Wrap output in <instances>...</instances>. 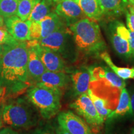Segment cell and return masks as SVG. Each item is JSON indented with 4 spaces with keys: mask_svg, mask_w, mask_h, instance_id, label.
<instances>
[{
    "mask_svg": "<svg viewBox=\"0 0 134 134\" xmlns=\"http://www.w3.org/2000/svg\"><path fill=\"white\" fill-rule=\"evenodd\" d=\"M0 57V88L7 94H19L32 85L27 71L26 42L3 45Z\"/></svg>",
    "mask_w": 134,
    "mask_h": 134,
    "instance_id": "cell-1",
    "label": "cell"
},
{
    "mask_svg": "<svg viewBox=\"0 0 134 134\" xmlns=\"http://www.w3.org/2000/svg\"><path fill=\"white\" fill-rule=\"evenodd\" d=\"M77 49L86 55H99L106 46L96 21L85 18L69 26Z\"/></svg>",
    "mask_w": 134,
    "mask_h": 134,
    "instance_id": "cell-2",
    "label": "cell"
},
{
    "mask_svg": "<svg viewBox=\"0 0 134 134\" xmlns=\"http://www.w3.org/2000/svg\"><path fill=\"white\" fill-rule=\"evenodd\" d=\"M27 98L9 100L1 107L3 124L14 129H29L37 124L39 116Z\"/></svg>",
    "mask_w": 134,
    "mask_h": 134,
    "instance_id": "cell-3",
    "label": "cell"
},
{
    "mask_svg": "<svg viewBox=\"0 0 134 134\" xmlns=\"http://www.w3.org/2000/svg\"><path fill=\"white\" fill-rule=\"evenodd\" d=\"M62 95V92L37 83L27 92V98L45 119L52 118L60 111Z\"/></svg>",
    "mask_w": 134,
    "mask_h": 134,
    "instance_id": "cell-4",
    "label": "cell"
},
{
    "mask_svg": "<svg viewBox=\"0 0 134 134\" xmlns=\"http://www.w3.org/2000/svg\"><path fill=\"white\" fill-rule=\"evenodd\" d=\"M65 25L46 37L37 40L39 46L58 53L62 57L68 56L73 51L71 32Z\"/></svg>",
    "mask_w": 134,
    "mask_h": 134,
    "instance_id": "cell-5",
    "label": "cell"
},
{
    "mask_svg": "<svg viewBox=\"0 0 134 134\" xmlns=\"http://www.w3.org/2000/svg\"><path fill=\"white\" fill-rule=\"evenodd\" d=\"M70 107L75 110L78 115L86 120L87 124L93 127H100L104 120L100 117L87 93L80 94Z\"/></svg>",
    "mask_w": 134,
    "mask_h": 134,
    "instance_id": "cell-6",
    "label": "cell"
},
{
    "mask_svg": "<svg viewBox=\"0 0 134 134\" xmlns=\"http://www.w3.org/2000/svg\"><path fill=\"white\" fill-rule=\"evenodd\" d=\"M66 25L55 13H50L37 22H31V40H40L46 37L60 27Z\"/></svg>",
    "mask_w": 134,
    "mask_h": 134,
    "instance_id": "cell-7",
    "label": "cell"
},
{
    "mask_svg": "<svg viewBox=\"0 0 134 134\" xmlns=\"http://www.w3.org/2000/svg\"><path fill=\"white\" fill-rule=\"evenodd\" d=\"M26 43L27 46L34 47L46 70L65 73L68 71L64 59L58 53L39 46L37 40H30Z\"/></svg>",
    "mask_w": 134,
    "mask_h": 134,
    "instance_id": "cell-8",
    "label": "cell"
},
{
    "mask_svg": "<svg viewBox=\"0 0 134 134\" xmlns=\"http://www.w3.org/2000/svg\"><path fill=\"white\" fill-rule=\"evenodd\" d=\"M57 120L58 125L70 134H93L88 124L71 111L60 113Z\"/></svg>",
    "mask_w": 134,
    "mask_h": 134,
    "instance_id": "cell-9",
    "label": "cell"
},
{
    "mask_svg": "<svg viewBox=\"0 0 134 134\" xmlns=\"http://www.w3.org/2000/svg\"><path fill=\"white\" fill-rule=\"evenodd\" d=\"M55 11L68 26L86 17L78 3L73 0H60Z\"/></svg>",
    "mask_w": 134,
    "mask_h": 134,
    "instance_id": "cell-10",
    "label": "cell"
},
{
    "mask_svg": "<svg viewBox=\"0 0 134 134\" xmlns=\"http://www.w3.org/2000/svg\"><path fill=\"white\" fill-rule=\"evenodd\" d=\"M29 21H23L17 16L5 18V26L10 34L17 41L27 42L31 40Z\"/></svg>",
    "mask_w": 134,
    "mask_h": 134,
    "instance_id": "cell-11",
    "label": "cell"
},
{
    "mask_svg": "<svg viewBox=\"0 0 134 134\" xmlns=\"http://www.w3.org/2000/svg\"><path fill=\"white\" fill-rule=\"evenodd\" d=\"M70 80V77L65 72H53L46 70L36 83L62 92L68 85Z\"/></svg>",
    "mask_w": 134,
    "mask_h": 134,
    "instance_id": "cell-12",
    "label": "cell"
},
{
    "mask_svg": "<svg viewBox=\"0 0 134 134\" xmlns=\"http://www.w3.org/2000/svg\"><path fill=\"white\" fill-rule=\"evenodd\" d=\"M91 71V81L100 80L110 86L122 90L125 88L126 83L124 80L117 76L114 71H110L108 67L96 66L90 68Z\"/></svg>",
    "mask_w": 134,
    "mask_h": 134,
    "instance_id": "cell-13",
    "label": "cell"
},
{
    "mask_svg": "<svg viewBox=\"0 0 134 134\" xmlns=\"http://www.w3.org/2000/svg\"><path fill=\"white\" fill-rule=\"evenodd\" d=\"M27 46L28 47V76L31 84H36L38 82L42 75L46 71V69L40 59L34 47L27 45Z\"/></svg>",
    "mask_w": 134,
    "mask_h": 134,
    "instance_id": "cell-14",
    "label": "cell"
},
{
    "mask_svg": "<svg viewBox=\"0 0 134 134\" xmlns=\"http://www.w3.org/2000/svg\"><path fill=\"white\" fill-rule=\"evenodd\" d=\"M70 79L73 83L75 94L80 96L82 94L87 93L91 79L90 69L82 67L75 70L70 75Z\"/></svg>",
    "mask_w": 134,
    "mask_h": 134,
    "instance_id": "cell-15",
    "label": "cell"
},
{
    "mask_svg": "<svg viewBox=\"0 0 134 134\" xmlns=\"http://www.w3.org/2000/svg\"><path fill=\"white\" fill-rule=\"evenodd\" d=\"M108 31L110 43L115 52L124 59L128 60L132 58L129 41L117 34L114 27L113 22L109 25Z\"/></svg>",
    "mask_w": 134,
    "mask_h": 134,
    "instance_id": "cell-16",
    "label": "cell"
},
{
    "mask_svg": "<svg viewBox=\"0 0 134 134\" xmlns=\"http://www.w3.org/2000/svg\"><path fill=\"white\" fill-rule=\"evenodd\" d=\"M104 16L119 17L125 13L129 5L128 0H98Z\"/></svg>",
    "mask_w": 134,
    "mask_h": 134,
    "instance_id": "cell-17",
    "label": "cell"
},
{
    "mask_svg": "<svg viewBox=\"0 0 134 134\" xmlns=\"http://www.w3.org/2000/svg\"><path fill=\"white\" fill-rule=\"evenodd\" d=\"M130 114H133V110L131 106L129 94L125 87L121 90L117 107L108 115L106 120L112 121L119 117Z\"/></svg>",
    "mask_w": 134,
    "mask_h": 134,
    "instance_id": "cell-18",
    "label": "cell"
},
{
    "mask_svg": "<svg viewBox=\"0 0 134 134\" xmlns=\"http://www.w3.org/2000/svg\"><path fill=\"white\" fill-rule=\"evenodd\" d=\"M78 3L86 18L99 21L104 16L98 0H80Z\"/></svg>",
    "mask_w": 134,
    "mask_h": 134,
    "instance_id": "cell-19",
    "label": "cell"
},
{
    "mask_svg": "<svg viewBox=\"0 0 134 134\" xmlns=\"http://www.w3.org/2000/svg\"><path fill=\"white\" fill-rule=\"evenodd\" d=\"M100 58L104 61L117 76L123 80H128L134 78V68H127V67H118L113 63L110 55L106 51H104L99 54Z\"/></svg>",
    "mask_w": 134,
    "mask_h": 134,
    "instance_id": "cell-20",
    "label": "cell"
},
{
    "mask_svg": "<svg viewBox=\"0 0 134 134\" xmlns=\"http://www.w3.org/2000/svg\"><path fill=\"white\" fill-rule=\"evenodd\" d=\"M50 0H41L35 5L27 21L37 22L42 19L50 13Z\"/></svg>",
    "mask_w": 134,
    "mask_h": 134,
    "instance_id": "cell-21",
    "label": "cell"
},
{
    "mask_svg": "<svg viewBox=\"0 0 134 134\" xmlns=\"http://www.w3.org/2000/svg\"><path fill=\"white\" fill-rule=\"evenodd\" d=\"M87 94L91 99L99 114L100 115V117L104 120H106L108 115L113 110L110 108L109 104L105 100H103V99H101L99 96H96L95 94H94L90 89L88 90Z\"/></svg>",
    "mask_w": 134,
    "mask_h": 134,
    "instance_id": "cell-22",
    "label": "cell"
},
{
    "mask_svg": "<svg viewBox=\"0 0 134 134\" xmlns=\"http://www.w3.org/2000/svg\"><path fill=\"white\" fill-rule=\"evenodd\" d=\"M41 0H19L16 15L23 20L27 21L32 10Z\"/></svg>",
    "mask_w": 134,
    "mask_h": 134,
    "instance_id": "cell-23",
    "label": "cell"
},
{
    "mask_svg": "<svg viewBox=\"0 0 134 134\" xmlns=\"http://www.w3.org/2000/svg\"><path fill=\"white\" fill-rule=\"evenodd\" d=\"M19 0H0V16L9 18L16 14Z\"/></svg>",
    "mask_w": 134,
    "mask_h": 134,
    "instance_id": "cell-24",
    "label": "cell"
},
{
    "mask_svg": "<svg viewBox=\"0 0 134 134\" xmlns=\"http://www.w3.org/2000/svg\"><path fill=\"white\" fill-rule=\"evenodd\" d=\"M17 41L13 37L5 27H0V45H9L16 42Z\"/></svg>",
    "mask_w": 134,
    "mask_h": 134,
    "instance_id": "cell-25",
    "label": "cell"
},
{
    "mask_svg": "<svg viewBox=\"0 0 134 134\" xmlns=\"http://www.w3.org/2000/svg\"><path fill=\"white\" fill-rule=\"evenodd\" d=\"M125 14H126L127 25L129 30L134 32V8L129 4Z\"/></svg>",
    "mask_w": 134,
    "mask_h": 134,
    "instance_id": "cell-26",
    "label": "cell"
},
{
    "mask_svg": "<svg viewBox=\"0 0 134 134\" xmlns=\"http://www.w3.org/2000/svg\"><path fill=\"white\" fill-rule=\"evenodd\" d=\"M31 134H57V133L55 132V129L52 128L49 125H46L37 128Z\"/></svg>",
    "mask_w": 134,
    "mask_h": 134,
    "instance_id": "cell-27",
    "label": "cell"
},
{
    "mask_svg": "<svg viewBox=\"0 0 134 134\" xmlns=\"http://www.w3.org/2000/svg\"><path fill=\"white\" fill-rule=\"evenodd\" d=\"M130 37L129 40V47L130 50V53H131V57L134 59V32L130 31Z\"/></svg>",
    "mask_w": 134,
    "mask_h": 134,
    "instance_id": "cell-28",
    "label": "cell"
},
{
    "mask_svg": "<svg viewBox=\"0 0 134 134\" xmlns=\"http://www.w3.org/2000/svg\"><path fill=\"white\" fill-rule=\"evenodd\" d=\"M0 134H24L15 130L11 127H7L0 130Z\"/></svg>",
    "mask_w": 134,
    "mask_h": 134,
    "instance_id": "cell-29",
    "label": "cell"
},
{
    "mask_svg": "<svg viewBox=\"0 0 134 134\" xmlns=\"http://www.w3.org/2000/svg\"><path fill=\"white\" fill-rule=\"evenodd\" d=\"M55 132H56L57 134H70L62 127H60L59 125L55 128Z\"/></svg>",
    "mask_w": 134,
    "mask_h": 134,
    "instance_id": "cell-30",
    "label": "cell"
},
{
    "mask_svg": "<svg viewBox=\"0 0 134 134\" xmlns=\"http://www.w3.org/2000/svg\"><path fill=\"white\" fill-rule=\"evenodd\" d=\"M6 94L5 93V90L3 88L0 89V105H1V101L4 99V96ZM0 118H1V107H0Z\"/></svg>",
    "mask_w": 134,
    "mask_h": 134,
    "instance_id": "cell-31",
    "label": "cell"
},
{
    "mask_svg": "<svg viewBox=\"0 0 134 134\" xmlns=\"http://www.w3.org/2000/svg\"><path fill=\"white\" fill-rule=\"evenodd\" d=\"M130 103H131V106L133 113H134V92L131 94L130 96Z\"/></svg>",
    "mask_w": 134,
    "mask_h": 134,
    "instance_id": "cell-32",
    "label": "cell"
},
{
    "mask_svg": "<svg viewBox=\"0 0 134 134\" xmlns=\"http://www.w3.org/2000/svg\"><path fill=\"white\" fill-rule=\"evenodd\" d=\"M4 26V18L0 16V27H2Z\"/></svg>",
    "mask_w": 134,
    "mask_h": 134,
    "instance_id": "cell-33",
    "label": "cell"
},
{
    "mask_svg": "<svg viewBox=\"0 0 134 134\" xmlns=\"http://www.w3.org/2000/svg\"><path fill=\"white\" fill-rule=\"evenodd\" d=\"M129 4L134 8V0H128Z\"/></svg>",
    "mask_w": 134,
    "mask_h": 134,
    "instance_id": "cell-34",
    "label": "cell"
},
{
    "mask_svg": "<svg viewBox=\"0 0 134 134\" xmlns=\"http://www.w3.org/2000/svg\"><path fill=\"white\" fill-rule=\"evenodd\" d=\"M3 125V122L2 121V119H1V118H0V130L1 129V128H2Z\"/></svg>",
    "mask_w": 134,
    "mask_h": 134,
    "instance_id": "cell-35",
    "label": "cell"
},
{
    "mask_svg": "<svg viewBox=\"0 0 134 134\" xmlns=\"http://www.w3.org/2000/svg\"><path fill=\"white\" fill-rule=\"evenodd\" d=\"M2 50H3V46L0 45V57H1V53H2Z\"/></svg>",
    "mask_w": 134,
    "mask_h": 134,
    "instance_id": "cell-36",
    "label": "cell"
},
{
    "mask_svg": "<svg viewBox=\"0 0 134 134\" xmlns=\"http://www.w3.org/2000/svg\"><path fill=\"white\" fill-rule=\"evenodd\" d=\"M130 134H134V126L133 127V128L132 129V130H131V132H130Z\"/></svg>",
    "mask_w": 134,
    "mask_h": 134,
    "instance_id": "cell-37",
    "label": "cell"
},
{
    "mask_svg": "<svg viewBox=\"0 0 134 134\" xmlns=\"http://www.w3.org/2000/svg\"><path fill=\"white\" fill-rule=\"evenodd\" d=\"M73 1H75V2H76V3H78V2H79L80 0H73Z\"/></svg>",
    "mask_w": 134,
    "mask_h": 134,
    "instance_id": "cell-38",
    "label": "cell"
},
{
    "mask_svg": "<svg viewBox=\"0 0 134 134\" xmlns=\"http://www.w3.org/2000/svg\"><path fill=\"white\" fill-rule=\"evenodd\" d=\"M53 1H54L55 2H58V1H60V0H53Z\"/></svg>",
    "mask_w": 134,
    "mask_h": 134,
    "instance_id": "cell-39",
    "label": "cell"
},
{
    "mask_svg": "<svg viewBox=\"0 0 134 134\" xmlns=\"http://www.w3.org/2000/svg\"><path fill=\"white\" fill-rule=\"evenodd\" d=\"M1 88H0V89H1Z\"/></svg>",
    "mask_w": 134,
    "mask_h": 134,
    "instance_id": "cell-40",
    "label": "cell"
}]
</instances>
